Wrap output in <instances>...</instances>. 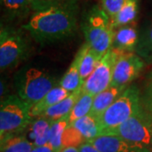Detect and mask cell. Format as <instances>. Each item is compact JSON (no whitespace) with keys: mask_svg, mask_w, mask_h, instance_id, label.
I'll use <instances>...</instances> for the list:
<instances>
[{"mask_svg":"<svg viewBox=\"0 0 152 152\" xmlns=\"http://www.w3.org/2000/svg\"><path fill=\"white\" fill-rule=\"evenodd\" d=\"M101 152H152L149 148L134 145L113 135H102L90 141Z\"/></svg>","mask_w":152,"mask_h":152,"instance_id":"obj_10","label":"cell"},{"mask_svg":"<svg viewBox=\"0 0 152 152\" xmlns=\"http://www.w3.org/2000/svg\"><path fill=\"white\" fill-rule=\"evenodd\" d=\"M78 149H79L80 152H101L99 151L94 145H92L91 143L87 141L85 142L84 144H82Z\"/></svg>","mask_w":152,"mask_h":152,"instance_id":"obj_30","label":"cell"},{"mask_svg":"<svg viewBox=\"0 0 152 152\" xmlns=\"http://www.w3.org/2000/svg\"><path fill=\"white\" fill-rule=\"evenodd\" d=\"M31 107L16 95H10L1 101L0 106V140L21 135L31 124Z\"/></svg>","mask_w":152,"mask_h":152,"instance_id":"obj_3","label":"cell"},{"mask_svg":"<svg viewBox=\"0 0 152 152\" xmlns=\"http://www.w3.org/2000/svg\"><path fill=\"white\" fill-rule=\"evenodd\" d=\"M86 42L101 57L111 49L115 29L112 26L110 17L102 7L95 5L86 15L82 24Z\"/></svg>","mask_w":152,"mask_h":152,"instance_id":"obj_4","label":"cell"},{"mask_svg":"<svg viewBox=\"0 0 152 152\" xmlns=\"http://www.w3.org/2000/svg\"><path fill=\"white\" fill-rule=\"evenodd\" d=\"M7 86H6V82L2 80H1V98L3 99V96H4L7 92Z\"/></svg>","mask_w":152,"mask_h":152,"instance_id":"obj_32","label":"cell"},{"mask_svg":"<svg viewBox=\"0 0 152 152\" xmlns=\"http://www.w3.org/2000/svg\"><path fill=\"white\" fill-rule=\"evenodd\" d=\"M139 35L135 27L131 24L121 26L115 31L111 48L118 53H135Z\"/></svg>","mask_w":152,"mask_h":152,"instance_id":"obj_11","label":"cell"},{"mask_svg":"<svg viewBox=\"0 0 152 152\" xmlns=\"http://www.w3.org/2000/svg\"><path fill=\"white\" fill-rule=\"evenodd\" d=\"M84 53V45L79 49L76 53L73 62L71 63L69 68L66 71L64 75L59 81V86H62L69 92H74L76 90L81 88V80H80V63L82 56Z\"/></svg>","mask_w":152,"mask_h":152,"instance_id":"obj_12","label":"cell"},{"mask_svg":"<svg viewBox=\"0 0 152 152\" xmlns=\"http://www.w3.org/2000/svg\"><path fill=\"white\" fill-rule=\"evenodd\" d=\"M144 95H146V96H152V72L150 74V75L148 76L146 86H145V91Z\"/></svg>","mask_w":152,"mask_h":152,"instance_id":"obj_31","label":"cell"},{"mask_svg":"<svg viewBox=\"0 0 152 152\" xmlns=\"http://www.w3.org/2000/svg\"><path fill=\"white\" fill-rule=\"evenodd\" d=\"M94 97H95L94 96L82 91L80 96L77 100V102L74 105L73 108L68 116L69 124L75 122V120L80 119L90 113L92 107Z\"/></svg>","mask_w":152,"mask_h":152,"instance_id":"obj_20","label":"cell"},{"mask_svg":"<svg viewBox=\"0 0 152 152\" xmlns=\"http://www.w3.org/2000/svg\"><path fill=\"white\" fill-rule=\"evenodd\" d=\"M58 84L45 69L32 66L22 68L15 76L17 96L31 107Z\"/></svg>","mask_w":152,"mask_h":152,"instance_id":"obj_2","label":"cell"},{"mask_svg":"<svg viewBox=\"0 0 152 152\" xmlns=\"http://www.w3.org/2000/svg\"><path fill=\"white\" fill-rule=\"evenodd\" d=\"M145 62L147 64H152V54L149 58H147L146 59H145Z\"/></svg>","mask_w":152,"mask_h":152,"instance_id":"obj_34","label":"cell"},{"mask_svg":"<svg viewBox=\"0 0 152 152\" xmlns=\"http://www.w3.org/2000/svg\"><path fill=\"white\" fill-rule=\"evenodd\" d=\"M126 88L127 87L109 86L105 91L95 96L92 107L89 114L99 118Z\"/></svg>","mask_w":152,"mask_h":152,"instance_id":"obj_14","label":"cell"},{"mask_svg":"<svg viewBox=\"0 0 152 152\" xmlns=\"http://www.w3.org/2000/svg\"><path fill=\"white\" fill-rule=\"evenodd\" d=\"M142 103L144 105V107L145 108L148 113L152 118V96H149L146 95L142 96Z\"/></svg>","mask_w":152,"mask_h":152,"instance_id":"obj_28","label":"cell"},{"mask_svg":"<svg viewBox=\"0 0 152 152\" xmlns=\"http://www.w3.org/2000/svg\"><path fill=\"white\" fill-rule=\"evenodd\" d=\"M69 125L79 131L86 141H90L102 134V129L99 120L91 114L75 120Z\"/></svg>","mask_w":152,"mask_h":152,"instance_id":"obj_16","label":"cell"},{"mask_svg":"<svg viewBox=\"0 0 152 152\" xmlns=\"http://www.w3.org/2000/svg\"><path fill=\"white\" fill-rule=\"evenodd\" d=\"M103 135H113L152 150V118L144 105L129 119Z\"/></svg>","mask_w":152,"mask_h":152,"instance_id":"obj_6","label":"cell"},{"mask_svg":"<svg viewBox=\"0 0 152 152\" xmlns=\"http://www.w3.org/2000/svg\"><path fill=\"white\" fill-rule=\"evenodd\" d=\"M84 45V53L82 56L80 63V80L81 85L87 80V78L92 74V72L96 67L99 61L102 57L98 55L96 51L91 48L87 42Z\"/></svg>","mask_w":152,"mask_h":152,"instance_id":"obj_19","label":"cell"},{"mask_svg":"<svg viewBox=\"0 0 152 152\" xmlns=\"http://www.w3.org/2000/svg\"><path fill=\"white\" fill-rule=\"evenodd\" d=\"M135 53L144 60L152 54V22L139 35Z\"/></svg>","mask_w":152,"mask_h":152,"instance_id":"obj_24","label":"cell"},{"mask_svg":"<svg viewBox=\"0 0 152 152\" xmlns=\"http://www.w3.org/2000/svg\"><path fill=\"white\" fill-rule=\"evenodd\" d=\"M30 45L21 33L12 28L1 27L0 31V69H12L27 58Z\"/></svg>","mask_w":152,"mask_h":152,"instance_id":"obj_7","label":"cell"},{"mask_svg":"<svg viewBox=\"0 0 152 152\" xmlns=\"http://www.w3.org/2000/svg\"><path fill=\"white\" fill-rule=\"evenodd\" d=\"M61 152H80L79 149L77 147H69L66 148L64 150H63Z\"/></svg>","mask_w":152,"mask_h":152,"instance_id":"obj_33","label":"cell"},{"mask_svg":"<svg viewBox=\"0 0 152 152\" xmlns=\"http://www.w3.org/2000/svg\"><path fill=\"white\" fill-rule=\"evenodd\" d=\"M69 116V115H68ZM68 116L53 122L50 128L49 134V142L57 152H61L63 151L62 147V138L67 127L69 125Z\"/></svg>","mask_w":152,"mask_h":152,"instance_id":"obj_22","label":"cell"},{"mask_svg":"<svg viewBox=\"0 0 152 152\" xmlns=\"http://www.w3.org/2000/svg\"><path fill=\"white\" fill-rule=\"evenodd\" d=\"M81 93V88L76 90L74 92H71L67 97L62 100L58 103H57L54 106L47 109L46 111H44L39 117L45 118H48V119L54 122V121L59 120L66 116H68L73 108L74 105L77 102V100L80 96Z\"/></svg>","mask_w":152,"mask_h":152,"instance_id":"obj_13","label":"cell"},{"mask_svg":"<svg viewBox=\"0 0 152 152\" xmlns=\"http://www.w3.org/2000/svg\"><path fill=\"white\" fill-rule=\"evenodd\" d=\"M70 92L66 91L59 84L53 87L40 102L34 105L31 109V114L33 118H38L41 114L49 107L58 103L62 100L66 98Z\"/></svg>","mask_w":152,"mask_h":152,"instance_id":"obj_15","label":"cell"},{"mask_svg":"<svg viewBox=\"0 0 152 152\" xmlns=\"http://www.w3.org/2000/svg\"><path fill=\"white\" fill-rule=\"evenodd\" d=\"M10 19L24 16L31 10L29 0H1Z\"/></svg>","mask_w":152,"mask_h":152,"instance_id":"obj_23","label":"cell"},{"mask_svg":"<svg viewBox=\"0 0 152 152\" xmlns=\"http://www.w3.org/2000/svg\"><path fill=\"white\" fill-rule=\"evenodd\" d=\"M139 10V0H124V5L118 15L111 20L114 29L131 24L135 20Z\"/></svg>","mask_w":152,"mask_h":152,"instance_id":"obj_18","label":"cell"},{"mask_svg":"<svg viewBox=\"0 0 152 152\" xmlns=\"http://www.w3.org/2000/svg\"><path fill=\"white\" fill-rule=\"evenodd\" d=\"M119 54L113 49H109L99 61L92 74L82 85L83 92L95 96L111 86L114 66Z\"/></svg>","mask_w":152,"mask_h":152,"instance_id":"obj_8","label":"cell"},{"mask_svg":"<svg viewBox=\"0 0 152 152\" xmlns=\"http://www.w3.org/2000/svg\"><path fill=\"white\" fill-rule=\"evenodd\" d=\"M85 142H86V140L82 136L81 134L75 128L69 125L63 134L62 147H63V150L69 148V147L79 148Z\"/></svg>","mask_w":152,"mask_h":152,"instance_id":"obj_25","label":"cell"},{"mask_svg":"<svg viewBox=\"0 0 152 152\" xmlns=\"http://www.w3.org/2000/svg\"><path fill=\"white\" fill-rule=\"evenodd\" d=\"M34 144L25 135H17L1 142L0 152H31Z\"/></svg>","mask_w":152,"mask_h":152,"instance_id":"obj_21","label":"cell"},{"mask_svg":"<svg viewBox=\"0 0 152 152\" xmlns=\"http://www.w3.org/2000/svg\"><path fill=\"white\" fill-rule=\"evenodd\" d=\"M0 1H1V0H0Z\"/></svg>","mask_w":152,"mask_h":152,"instance_id":"obj_35","label":"cell"},{"mask_svg":"<svg viewBox=\"0 0 152 152\" xmlns=\"http://www.w3.org/2000/svg\"><path fill=\"white\" fill-rule=\"evenodd\" d=\"M142 96L135 85L129 86L99 118L102 134L129 119L140 109Z\"/></svg>","mask_w":152,"mask_h":152,"instance_id":"obj_5","label":"cell"},{"mask_svg":"<svg viewBox=\"0 0 152 152\" xmlns=\"http://www.w3.org/2000/svg\"><path fill=\"white\" fill-rule=\"evenodd\" d=\"M76 0H63L54 5L35 12L23 26L38 43L50 44L74 35L77 25Z\"/></svg>","mask_w":152,"mask_h":152,"instance_id":"obj_1","label":"cell"},{"mask_svg":"<svg viewBox=\"0 0 152 152\" xmlns=\"http://www.w3.org/2000/svg\"><path fill=\"white\" fill-rule=\"evenodd\" d=\"M145 64V60L135 53H120L114 66L111 86H129L141 73Z\"/></svg>","mask_w":152,"mask_h":152,"instance_id":"obj_9","label":"cell"},{"mask_svg":"<svg viewBox=\"0 0 152 152\" xmlns=\"http://www.w3.org/2000/svg\"><path fill=\"white\" fill-rule=\"evenodd\" d=\"M31 152H57L54 150V148L53 147V145L48 143L45 144L43 145H40V146H35Z\"/></svg>","mask_w":152,"mask_h":152,"instance_id":"obj_29","label":"cell"},{"mask_svg":"<svg viewBox=\"0 0 152 152\" xmlns=\"http://www.w3.org/2000/svg\"><path fill=\"white\" fill-rule=\"evenodd\" d=\"M63 0H29L31 10L35 12L42 10L51 6L54 5Z\"/></svg>","mask_w":152,"mask_h":152,"instance_id":"obj_27","label":"cell"},{"mask_svg":"<svg viewBox=\"0 0 152 152\" xmlns=\"http://www.w3.org/2000/svg\"><path fill=\"white\" fill-rule=\"evenodd\" d=\"M124 3V0H101V7L110 19L113 20L122 9Z\"/></svg>","mask_w":152,"mask_h":152,"instance_id":"obj_26","label":"cell"},{"mask_svg":"<svg viewBox=\"0 0 152 152\" xmlns=\"http://www.w3.org/2000/svg\"><path fill=\"white\" fill-rule=\"evenodd\" d=\"M53 121L39 117L37 119L33 120L30 125L31 137L35 146L43 145L49 142V134L50 128Z\"/></svg>","mask_w":152,"mask_h":152,"instance_id":"obj_17","label":"cell"}]
</instances>
